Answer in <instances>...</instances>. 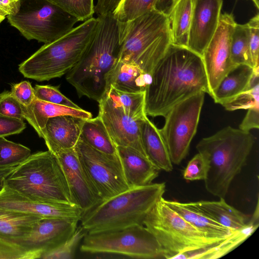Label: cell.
I'll return each mask as SVG.
<instances>
[{
	"mask_svg": "<svg viewBox=\"0 0 259 259\" xmlns=\"http://www.w3.org/2000/svg\"><path fill=\"white\" fill-rule=\"evenodd\" d=\"M259 69H255L249 87L222 105L228 111L259 107Z\"/></svg>",
	"mask_w": 259,
	"mask_h": 259,
	"instance_id": "obj_33",
	"label": "cell"
},
{
	"mask_svg": "<svg viewBox=\"0 0 259 259\" xmlns=\"http://www.w3.org/2000/svg\"><path fill=\"white\" fill-rule=\"evenodd\" d=\"M254 4L256 8L258 9L259 8V0H251Z\"/></svg>",
	"mask_w": 259,
	"mask_h": 259,
	"instance_id": "obj_51",
	"label": "cell"
},
{
	"mask_svg": "<svg viewBox=\"0 0 259 259\" xmlns=\"http://www.w3.org/2000/svg\"><path fill=\"white\" fill-rule=\"evenodd\" d=\"M0 114L20 119H24L22 106L11 91L0 94Z\"/></svg>",
	"mask_w": 259,
	"mask_h": 259,
	"instance_id": "obj_41",
	"label": "cell"
},
{
	"mask_svg": "<svg viewBox=\"0 0 259 259\" xmlns=\"http://www.w3.org/2000/svg\"><path fill=\"white\" fill-rule=\"evenodd\" d=\"M11 92L24 107L30 106L35 99L33 88L27 80L13 85Z\"/></svg>",
	"mask_w": 259,
	"mask_h": 259,
	"instance_id": "obj_43",
	"label": "cell"
},
{
	"mask_svg": "<svg viewBox=\"0 0 259 259\" xmlns=\"http://www.w3.org/2000/svg\"><path fill=\"white\" fill-rule=\"evenodd\" d=\"M4 185L37 200L73 204L63 171L49 150L31 154L15 167Z\"/></svg>",
	"mask_w": 259,
	"mask_h": 259,
	"instance_id": "obj_7",
	"label": "cell"
},
{
	"mask_svg": "<svg viewBox=\"0 0 259 259\" xmlns=\"http://www.w3.org/2000/svg\"><path fill=\"white\" fill-rule=\"evenodd\" d=\"M163 201L190 225L207 236L224 239L236 231L222 226L192 206L190 202L182 203L162 198Z\"/></svg>",
	"mask_w": 259,
	"mask_h": 259,
	"instance_id": "obj_25",
	"label": "cell"
},
{
	"mask_svg": "<svg viewBox=\"0 0 259 259\" xmlns=\"http://www.w3.org/2000/svg\"><path fill=\"white\" fill-rule=\"evenodd\" d=\"M258 199L251 218L242 229L237 230L217 243L199 249L184 252L175 259H215L228 253L247 239L257 228L259 223Z\"/></svg>",
	"mask_w": 259,
	"mask_h": 259,
	"instance_id": "obj_21",
	"label": "cell"
},
{
	"mask_svg": "<svg viewBox=\"0 0 259 259\" xmlns=\"http://www.w3.org/2000/svg\"><path fill=\"white\" fill-rule=\"evenodd\" d=\"M33 89L35 97L38 100L72 108H81L62 94L57 87L36 84Z\"/></svg>",
	"mask_w": 259,
	"mask_h": 259,
	"instance_id": "obj_38",
	"label": "cell"
},
{
	"mask_svg": "<svg viewBox=\"0 0 259 259\" xmlns=\"http://www.w3.org/2000/svg\"><path fill=\"white\" fill-rule=\"evenodd\" d=\"M192 0H177L167 15L171 43L187 47Z\"/></svg>",
	"mask_w": 259,
	"mask_h": 259,
	"instance_id": "obj_29",
	"label": "cell"
},
{
	"mask_svg": "<svg viewBox=\"0 0 259 259\" xmlns=\"http://www.w3.org/2000/svg\"><path fill=\"white\" fill-rule=\"evenodd\" d=\"M25 128L23 119L0 114V137L20 134Z\"/></svg>",
	"mask_w": 259,
	"mask_h": 259,
	"instance_id": "obj_44",
	"label": "cell"
},
{
	"mask_svg": "<svg viewBox=\"0 0 259 259\" xmlns=\"http://www.w3.org/2000/svg\"><path fill=\"white\" fill-rule=\"evenodd\" d=\"M223 0H192L187 47L202 56L218 26Z\"/></svg>",
	"mask_w": 259,
	"mask_h": 259,
	"instance_id": "obj_17",
	"label": "cell"
},
{
	"mask_svg": "<svg viewBox=\"0 0 259 259\" xmlns=\"http://www.w3.org/2000/svg\"><path fill=\"white\" fill-rule=\"evenodd\" d=\"M177 0H156L155 9L167 16Z\"/></svg>",
	"mask_w": 259,
	"mask_h": 259,
	"instance_id": "obj_47",
	"label": "cell"
},
{
	"mask_svg": "<svg viewBox=\"0 0 259 259\" xmlns=\"http://www.w3.org/2000/svg\"><path fill=\"white\" fill-rule=\"evenodd\" d=\"M249 29V45L253 69L259 67V15L257 13L246 23Z\"/></svg>",
	"mask_w": 259,
	"mask_h": 259,
	"instance_id": "obj_42",
	"label": "cell"
},
{
	"mask_svg": "<svg viewBox=\"0 0 259 259\" xmlns=\"http://www.w3.org/2000/svg\"><path fill=\"white\" fill-rule=\"evenodd\" d=\"M41 219L0 208V239L19 245Z\"/></svg>",
	"mask_w": 259,
	"mask_h": 259,
	"instance_id": "obj_26",
	"label": "cell"
},
{
	"mask_svg": "<svg viewBox=\"0 0 259 259\" xmlns=\"http://www.w3.org/2000/svg\"><path fill=\"white\" fill-rule=\"evenodd\" d=\"M116 147L130 188L149 185L158 176L159 170L147 157L131 147Z\"/></svg>",
	"mask_w": 259,
	"mask_h": 259,
	"instance_id": "obj_20",
	"label": "cell"
},
{
	"mask_svg": "<svg viewBox=\"0 0 259 259\" xmlns=\"http://www.w3.org/2000/svg\"><path fill=\"white\" fill-rule=\"evenodd\" d=\"M17 9V0H0V9L7 15L14 14Z\"/></svg>",
	"mask_w": 259,
	"mask_h": 259,
	"instance_id": "obj_48",
	"label": "cell"
},
{
	"mask_svg": "<svg viewBox=\"0 0 259 259\" xmlns=\"http://www.w3.org/2000/svg\"><path fill=\"white\" fill-rule=\"evenodd\" d=\"M236 23L233 14H221L217 28L201 56L210 96L222 80L238 66L232 62L230 52Z\"/></svg>",
	"mask_w": 259,
	"mask_h": 259,
	"instance_id": "obj_13",
	"label": "cell"
},
{
	"mask_svg": "<svg viewBox=\"0 0 259 259\" xmlns=\"http://www.w3.org/2000/svg\"><path fill=\"white\" fill-rule=\"evenodd\" d=\"M120 40L118 60L136 64L151 75L171 44L167 16L153 10L120 22Z\"/></svg>",
	"mask_w": 259,
	"mask_h": 259,
	"instance_id": "obj_6",
	"label": "cell"
},
{
	"mask_svg": "<svg viewBox=\"0 0 259 259\" xmlns=\"http://www.w3.org/2000/svg\"><path fill=\"white\" fill-rule=\"evenodd\" d=\"M97 17L93 38L66 79L79 97L99 102L106 95V78L118 59L121 40L120 22L112 13Z\"/></svg>",
	"mask_w": 259,
	"mask_h": 259,
	"instance_id": "obj_2",
	"label": "cell"
},
{
	"mask_svg": "<svg viewBox=\"0 0 259 259\" xmlns=\"http://www.w3.org/2000/svg\"><path fill=\"white\" fill-rule=\"evenodd\" d=\"M156 0H120L113 12L119 21L125 22L155 9Z\"/></svg>",
	"mask_w": 259,
	"mask_h": 259,
	"instance_id": "obj_35",
	"label": "cell"
},
{
	"mask_svg": "<svg viewBox=\"0 0 259 259\" xmlns=\"http://www.w3.org/2000/svg\"><path fill=\"white\" fill-rule=\"evenodd\" d=\"M54 154L65 176L72 202L81 210L82 214L103 201L84 170L74 147Z\"/></svg>",
	"mask_w": 259,
	"mask_h": 259,
	"instance_id": "obj_16",
	"label": "cell"
},
{
	"mask_svg": "<svg viewBox=\"0 0 259 259\" xmlns=\"http://www.w3.org/2000/svg\"><path fill=\"white\" fill-rule=\"evenodd\" d=\"M7 16V14L0 9V23L2 22L3 20L5 19Z\"/></svg>",
	"mask_w": 259,
	"mask_h": 259,
	"instance_id": "obj_50",
	"label": "cell"
},
{
	"mask_svg": "<svg viewBox=\"0 0 259 259\" xmlns=\"http://www.w3.org/2000/svg\"><path fill=\"white\" fill-rule=\"evenodd\" d=\"M78 222L72 220L42 218L19 245L28 250L38 252L41 256L70 237Z\"/></svg>",
	"mask_w": 259,
	"mask_h": 259,
	"instance_id": "obj_18",
	"label": "cell"
},
{
	"mask_svg": "<svg viewBox=\"0 0 259 259\" xmlns=\"http://www.w3.org/2000/svg\"><path fill=\"white\" fill-rule=\"evenodd\" d=\"M15 167L0 168V191L4 187L5 180L13 171Z\"/></svg>",
	"mask_w": 259,
	"mask_h": 259,
	"instance_id": "obj_49",
	"label": "cell"
},
{
	"mask_svg": "<svg viewBox=\"0 0 259 259\" xmlns=\"http://www.w3.org/2000/svg\"><path fill=\"white\" fill-rule=\"evenodd\" d=\"M231 56L237 65H247L253 68L249 50V29L247 24L236 23L231 38Z\"/></svg>",
	"mask_w": 259,
	"mask_h": 259,
	"instance_id": "obj_32",
	"label": "cell"
},
{
	"mask_svg": "<svg viewBox=\"0 0 259 259\" xmlns=\"http://www.w3.org/2000/svg\"><path fill=\"white\" fill-rule=\"evenodd\" d=\"M140 132L143 147L147 158L159 170L171 171L172 163L164 140L159 129L147 115L141 119Z\"/></svg>",
	"mask_w": 259,
	"mask_h": 259,
	"instance_id": "obj_23",
	"label": "cell"
},
{
	"mask_svg": "<svg viewBox=\"0 0 259 259\" xmlns=\"http://www.w3.org/2000/svg\"><path fill=\"white\" fill-rule=\"evenodd\" d=\"M74 148L84 170L103 200L130 188L117 154L101 152L80 137Z\"/></svg>",
	"mask_w": 259,
	"mask_h": 259,
	"instance_id": "obj_12",
	"label": "cell"
},
{
	"mask_svg": "<svg viewBox=\"0 0 259 259\" xmlns=\"http://www.w3.org/2000/svg\"><path fill=\"white\" fill-rule=\"evenodd\" d=\"M165 186L160 183L130 188L83 214L80 226L92 233L143 225L148 213L162 197Z\"/></svg>",
	"mask_w": 259,
	"mask_h": 259,
	"instance_id": "obj_4",
	"label": "cell"
},
{
	"mask_svg": "<svg viewBox=\"0 0 259 259\" xmlns=\"http://www.w3.org/2000/svg\"><path fill=\"white\" fill-rule=\"evenodd\" d=\"M254 143L249 132L230 126L198 143L196 149L208 164L204 181L209 193L225 198L232 182L246 164Z\"/></svg>",
	"mask_w": 259,
	"mask_h": 259,
	"instance_id": "obj_3",
	"label": "cell"
},
{
	"mask_svg": "<svg viewBox=\"0 0 259 259\" xmlns=\"http://www.w3.org/2000/svg\"><path fill=\"white\" fill-rule=\"evenodd\" d=\"M64 11L75 17L78 21H85L93 17L94 0H50Z\"/></svg>",
	"mask_w": 259,
	"mask_h": 259,
	"instance_id": "obj_37",
	"label": "cell"
},
{
	"mask_svg": "<svg viewBox=\"0 0 259 259\" xmlns=\"http://www.w3.org/2000/svg\"><path fill=\"white\" fill-rule=\"evenodd\" d=\"M87 232L80 226L68 239L58 246L43 253L40 258L72 259L75 250L85 236Z\"/></svg>",
	"mask_w": 259,
	"mask_h": 259,
	"instance_id": "obj_36",
	"label": "cell"
},
{
	"mask_svg": "<svg viewBox=\"0 0 259 259\" xmlns=\"http://www.w3.org/2000/svg\"><path fill=\"white\" fill-rule=\"evenodd\" d=\"M40 253L0 239V259L40 258Z\"/></svg>",
	"mask_w": 259,
	"mask_h": 259,
	"instance_id": "obj_40",
	"label": "cell"
},
{
	"mask_svg": "<svg viewBox=\"0 0 259 259\" xmlns=\"http://www.w3.org/2000/svg\"><path fill=\"white\" fill-rule=\"evenodd\" d=\"M85 120L71 115L49 118L41 136L44 139L48 150L54 154L75 147Z\"/></svg>",
	"mask_w": 259,
	"mask_h": 259,
	"instance_id": "obj_19",
	"label": "cell"
},
{
	"mask_svg": "<svg viewBox=\"0 0 259 259\" xmlns=\"http://www.w3.org/2000/svg\"><path fill=\"white\" fill-rule=\"evenodd\" d=\"M190 203L218 223L234 231L243 228L248 222V215L229 205L223 198L219 201L202 200Z\"/></svg>",
	"mask_w": 259,
	"mask_h": 259,
	"instance_id": "obj_27",
	"label": "cell"
},
{
	"mask_svg": "<svg viewBox=\"0 0 259 259\" xmlns=\"http://www.w3.org/2000/svg\"><path fill=\"white\" fill-rule=\"evenodd\" d=\"M80 250L82 252L115 254L137 258H164L161 246L144 225L87 232Z\"/></svg>",
	"mask_w": 259,
	"mask_h": 259,
	"instance_id": "obj_10",
	"label": "cell"
},
{
	"mask_svg": "<svg viewBox=\"0 0 259 259\" xmlns=\"http://www.w3.org/2000/svg\"><path fill=\"white\" fill-rule=\"evenodd\" d=\"M208 169V164L207 160L198 152L189 161L184 169L183 177L188 181L204 180Z\"/></svg>",
	"mask_w": 259,
	"mask_h": 259,
	"instance_id": "obj_39",
	"label": "cell"
},
{
	"mask_svg": "<svg viewBox=\"0 0 259 259\" xmlns=\"http://www.w3.org/2000/svg\"><path fill=\"white\" fill-rule=\"evenodd\" d=\"M239 126V128L246 132L259 127V107L249 108Z\"/></svg>",
	"mask_w": 259,
	"mask_h": 259,
	"instance_id": "obj_45",
	"label": "cell"
},
{
	"mask_svg": "<svg viewBox=\"0 0 259 259\" xmlns=\"http://www.w3.org/2000/svg\"><path fill=\"white\" fill-rule=\"evenodd\" d=\"M80 137L89 145L101 152L117 154L116 147L99 116L84 120Z\"/></svg>",
	"mask_w": 259,
	"mask_h": 259,
	"instance_id": "obj_30",
	"label": "cell"
},
{
	"mask_svg": "<svg viewBox=\"0 0 259 259\" xmlns=\"http://www.w3.org/2000/svg\"><path fill=\"white\" fill-rule=\"evenodd\" d=\"M120 0H97L95 13L98 17L113 13Z\"/></svg>",
	"mask_w": 259,
	"mask_h": 259,
	"instance_id": "obj_46",
	"label": "cell"
},
{
	"mask_svg": "<svg viewBox=\"0 0 259 259\" xmlns=\"http://www.w3.org/2000/svg\"><path fill=\"white\" fill-rule=\"evenodd\" d=\"M106 95L116 106L133 118L141 119L146 115L145 110V92H126L111 87Z\"/></svg>",
	"mask_w": 259,
	"mask_h": 259,
	"instance_id": "obj_31",
	"label": "cell"
},
{
	"mask_svg": "<svg viewBox=\"0 0 259 259\" xmlns=\"http://www.w3.org/2000/svg\"><path fill=\"white\" fill-rule=\"evenodd\" d=\"M201 92L209 94L201 56L171 43L151 73L145 90V113L164 117L175 105Z\"/></svg>",
	"mask_w": 259,
	"mask_h": 259,
	"instance_id": "obj_1",
	"label": "cell"
},
{
	"mask_svg": "<svg viewBox=\"0 0 259 259\" xmlns=\"http://www.w3.org/2000/svg\"><path fill=\"white\" fill-rule=\"evenodd\" d=\"M0 208L34 215L40 218H54L80 221L81 210L73 204L37 200L4 185L0 191Z\"/></svg>",
	"mask_w": 259,
	"mask_h": 259,
	"instance_id": "obj_14",
	"label": "cell"
},
{
	"mask_svg": "<svg viewBox=\"0 0 259 259\" xmlns=\"http://www.w3.org/2000/svg\"><path fill=\"white\" fill-rule=\"evenodd\" d=\"M31 154L29 148L0 137V168L16 166Z\"/></svg>",
	"mask_w": 259,
	"mask_h": 259,
	"instance_id": "obj_34",
	"label": "cell"
},
{
	"mask_svg": "<svg viewBox=\"0 0 259 259\" xmlns=\"http://www.w3.org/2000/svg\"><path fill=\"white\" fill-rule=\"evenodd\" d=\"M22 107L24 119L40 138L46 122L50 118L62 115H71L85 119L92 118L91 112L82 108H72L42 101L36 98L30 106Z\"/></svg>",
	"mask_w": 259,
	"mask_h": 259,
	"instance_id": "obj_24",
	"label": "cell"
},
{
	"mask_svg": "<svg viewBox=\"0 0 259 259\" xmlns=\"http://www.w3.org/2000/svg\"><path fill=\"white\" fill-rule=\"evenodd\" d=\"M162 197L148 213L143 225L161 246L164 258L173 259L181 253L203 248L224 239L209 237L196 229L167 206Z\"/></svg>",
	"mask_w": 259,
	"mask_h": 259,
	"instance_id": "obj_8",
	"label": "cell"
},
{
	"mask_svg": "<svg viewBox=\"0 0 259 259\" xmlns=\"http://www.w3.org/2000/svg\"><path fill=\"white\" fill-rule=\"evenodd\" d=\"M150 80L151 75L136 64L117 60L106 78V94L111 87L126 92H145Z\"/></svg>",
	"mask_w": 259,
	"mask_h": 259,
	"instance_id": "obj_22",
	"label": "cell"
},
{
	"mask_svg": "<svg viewBox=\"0 0 259 259\" xmlns=\"http://www.w3.org/2000/svg\"><path fill=\"white\" fill-rule=\"evenodd\" d=\"M205 94L201 92L180 102L164 116V124L159 130L174 164H179L188 153L197 132Z\"/></svg>",
	"mask_w": 259,
	"mask_h": 259,
	"instance_id": "obj_11",
	"label": "cell"
},
{
	"mask_svg": "<svg viewBox=\"0 0 259 259\" xmlns=\"http://www.w3.org/2000/svg\"><path fill=\"white\" fill-rule=\"evenodd\" d=\"M98 18L92 17L69 32L45 44L19 65L26 78L48 81L66 74L80 60L96 30Z\"/></svg>",
	"mask_w": 259,
	"mask_h": 259,
	"instance_id": "obj_5",
	"label": "cell"
},
{
	"mask_svg": "<svg viewBox=\"0 0 259 259\" xmlns=\"http://www.w3.org/2000/svg\"><path fill=\"white\" fill-rule=\"evenodd\" d=\"M255 69L247 65L238 66L222 80L212 93L211 97L214 102L222 105L245 91L251 83Z\"/></svg>",
	"mask_w": 259,
	"mask_h": 259,
	"instance_id": "obj_28",
	"label": "cell"
},
{
	"mask_svg": "<svg viewBox=\"0 0 259 259\" xmlns=\"http://www.w3.org/2000/svg\"><path fill=\"white\" fill-rule=\"evenodd\" d=\"M7 17L27 39L45 44L69 32L78 21L50 0H17L16 11Z\"/></svg>",
	"mask_w": 259,
	"mask_h": 259,
	"instance_id": "obj_9",
	"label": "cell"
},
{
	"mask_svg": "<svg viewBox=\"0 0 259 259\" xmlns=\"http://www.w3.org/2000/svg\"><path fill=\"white\" fill-rule=\"evenodd\" d=\"M98 103V116L115 146L132 148L147 157L141 137L142 118L134 119L128 116L107 95Z\"/></svg>",
	"mask_w": 259,
	"mask_h": 259,
	"instance_id": "obj_15",
	"label": "cell"
}]
</instances>
